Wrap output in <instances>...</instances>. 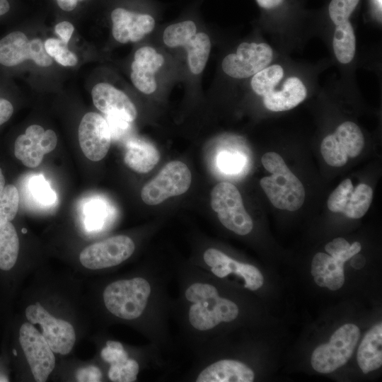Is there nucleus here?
I'll list each match as a JSON object with an SVG mask.
<instances>
[{
  "mask_svg": "<svg viewBox=\"0 0 382 382\" xmlns=\"http://www.w3.org/2000/svg\"><path fill=\"white\" fill-rule=\"evenodd\" d=\"M174 274L175 270L150 267L141 274L110 282L103 292L106 310L118 319L141 324L150 345L161 352L172 347L168 282Z\"/></svg>",
  "mask_w": 382,
  "mask_h": 382,
  "instance_id": "1",
  "label": "nucleus"
},
{
  "mask_svg": "<svg viewBox=\"0 0 382 382\" xmlns=\"http://www.w3.org/2000/svg\"><path fill=\"white\" fill-rule=\"evenodd\" d=\"M261 161L271 175L261 178L260 184L273 206L291 212L301 208L305 200V189L282 157L270 151L262 156Z\"/></svg>",
  "mask_w": 382,
  "mask_h": 382,
  "instance_id": "2",
  "label": "nucleus"
},
{
  "mask_svg": "<svg viewBox=\"0 0 382 382\" xmlns=\"http://www.w3.org/2000/svg\"><path fill=\"white\" fill-rule=\"evenodd\" d=\"M190 265L219 281L237 279L249 291H257L264 283V277L257 267L237 260L214 247L205 248L200 258Z\"/></svg>",
  "mask_w": 382,
  "mask_h": 382,
  "instance_id": "3",
  "label": "nucleus"
},
{
  "mask_svg": "<svg viewBox=\"0 0 382 382\" xmlns=\"http://www.w3.org/2000/svg\"><path fill=\"white\" fill-rule=\"evenodd\" d=\"M211 207L228 230L239 236H246L252 231L253 220L244 207L240 192L233 184L221 182L214 187Z\"/></svg>",
  "mask_w": 382,
  "mask_h": 382,
  "instance_id": "4",
  "label": "nucleus"
},
{
  "mask_svg": "<svg viewBox=\"0 0 382 382\" xmlns=\"http://www.w3.org/2000/svg\"><path fill=\"white\" fill-rule=\"evenodd\" d=\"M359 336V329L354 324L341 326L328 343L315 349L311 356L313 368L319 373L328 374L345 364L352 355Z\"/></svg>",
  "mask_w": 382,
  "mask_h": 382,
  "instance_id": "5",
  "label": "nucleus"
},
{
  "mask_svg": "<svg viewBox=\"0 0 382 382\" xmlns=\"http://www.w3.org/2000/svg\"><path fill=\"white\" fill-rule=\"evenodd\" d=\"M191 181V173L186 164L180 161H170L144 185L141 199L148 205L158 204L170 197L186 192Z\"/></svg>",
  "mask_w": 382,
  "mask_h": 382,
  "instance_id": "6",
  "label": "nucleus"
},
{
  "mask_svg": "<svg viewBox=\"0 0 382 382\" xmlns=\"http://www.w3.org/2000/svg\"><path fill=\"white\" fill-rule=\"evenodd\" d=\"M27 60L47 67L52 58L45 50L44 42L39 38L30 40L22 31H12L0 39V66L13 68Z\"/></svg>",
  "mask_w": 382,
  "mask_h": 382,
  "instance_id": "7",
  "label": "nucleus"
},
{
  "mask_svg": "<svg viewBox=\"0 0 382 382\" xmlns=\"http://www.w3.org/2000/svg\"><path fill=\"white\" fill-rule=\"evenodd\" d=\"M136 246L132 238L117 235L85 248L80 253L81 265L89 270H103L120 265L134 253Z\"/></svg>",
  "mask_w": 382,
  "mask_h": 382,
  "instance_id": "8",
  "label": "nucleus"
},
{
  "mask_svg": "<svg viewBox=\"0 0 382 382\" xmlns=\"http://www.w3.org/2000/svg\"><path fill=\"white\" fill-rule=\"evenodd\" d=\"M364 145V138L360 128L353 122L347 121L323 139L320 152L329 166L341 167L349 158L358 156Z\"/></svg>",
  "mask_w": 382,
  "mask_h": 382,
  "instance_id": "9",
  "label": "nucleus"
},
{
  "mask_svg": "<svg viewBox=\"0 0 382 382\" xmlns=\"http://www.w3.org/2000/svg\"><path fill=\"white\" fill-rule=\"evenodd\" d=\"M25 313L29 323L40 325L42 335L54 352L65 355L71 351L76 333L70 323L52 316L39 302L27 306Z\"/></svg>",
  "mask_w": 382,
  "mask_h": 382,
  "instance_id": "10",
  "label": "nucleus"
},
{
  "mask_svg": "<svg viewBox=\"0 0 382 382\" xmlns=\"http://www.w3.org/2000/svg\"><path fill=\"white\" fill-rule=\"evenodd\" d=\"M18 340L35 380L46 381L55 366L54 352L30 323L21 325Z\"/></svg>",
  "mask_w": 382,
  "mask_h": 382,
  "instance_id": "11",
  "label": "nucleus"
},
{
  "mask_svg": "<svg viewBox=\"0 0 382 382\" xmlns=\"http://www.w3.org/2000/svg\"><path fill=\"white\" fill-rule=\"evenodd\" d=\"M272 57V50L266 43L243 42L236 53L224 57L221 67L232 78L245 79L267 67Z\"/></svg>",
  "mask_w": 382,
  "mask_h": 382,
  "instance_id": "12",
  "label": "nucleus"
},
{
  "mask_svg": "<svg viewBox=\"0 0 382 382\" xmlns=\"http://www.w3.org/2000/svg\"><path fill=\"white\" fill-rule=\"evenodd\" d=\"M57 144V137L53 130H45L40 125H33L15 140L14 155L25 166L35 168L42 163L45 154L55 149Z\"/></svg>",
  "mask_w": 382,
  "mask_h": 382,
  "instance_id": "13",
  "label": "nucleus"
},
{
  "mask_svg": "<svg viewBox=\"0 0 382 382\" xmlns=\"http://www.w3.org/2000/svg\"><path fill=\"white\" fill-rule=\"evenodd\" d=\"M373 199L372 188L364 183L354 187L351 180H344L330 195L328 208L350 219H359L368 211Z\"/></svg>",
  "mask_w": 382,
  "mask_h": 382,
  "instance_id": "14",
  "label": "nucleus"
},
{
  "mask_svg": "<svg viewBox=\"0 0 382 382\" xmlns=\"http://www.w3.org/2000/svg\"><path fill=\"white\" fill-rule=\"evenodd\" d=\"M79 145L85 156L92 161L102 160L108 154L111 133L107 120L93 112L82 117L78 129Z\"/></svg>",
  "mask_w": 382,
  "mask_h": 382,
  "instance_id": "15",
  "label": "nucleus"
},
{
  "mask_svg": "<svg viewBox=\"0 0 382 382\" xmlns=\"http://www.w3.org/2000/svg\"><path fill=\"white\" fill-rule=\"evenodd\" d=\"M112 34L120 43L136 42L151 33L156 24L154 18L148 13H141L116 8L111 13Z\"/></svg>",
  "mask_w": 382,
  "mask_h": 382,
  "instance_id": "16",
  "label": "nucleus"
},
{
  "mask_svg": "<svg viewBox=\"0 0 382 382\" xmlns=\"http://www.w3.org/2000/svg\"><path fill=\"white\" fill-rule=\"evenodd\" d=\"M91 96L96 108L107 116L116 117L130 123L137 118V108L129 98L108 83L95 85Z\"/></svg>",
  "mask_w": 382,
  "mask_h": 382,
  "instance_id": "17",
  "label": "nucleus"
},
{
  "mask_svg": "<svg viewBox=\"0 0 382 382\" xmlns=\"http://www.w3.org/2000/svg\"><path fill=\"white\" fill-rule=\"evenodd\" d=\"M164 58L151 47L139 48L131 65L130 78L133 85L145 94L153 93L157 87L155 74L163 66Z\"/></svg>",
  "mask_w": 382,
  "mask_h": 382,
  "instance_id": "18",
  "label": "nucleus"
},
{
  "mask_svg": "<svg viewBox=\"0 0 382 382\" xmlns=\"http://www.w3.org/2000/svg\"><path fill=\"white\" fill-rule=\"evenodd\" d=\"M101 358L110 364L108 376L114 382H133L137 379L140 371L139 362L129 357L122 343L107 340L100 351Z\"/></svg>",
  "mask_w": 382,
  "mask_h": 382,
  "instance_id": "19",
  "label": "nucleus"
},
{
  "mask_svg": "<svg viewBox=\"0 0 382 382\" xmlns=\"http://www.w3.org/2000/svg\"><path fill=\"white\" fill-rule=\"evenodd\" d=\"M343 262L323 253H316L311 263V274L321 287L335 291L345 282Z\"/></svg>",
  "mask_w": 382,
  "mask_h": 382,
  "instance_id": "20",
  "label": "nucleus"
},
{
  "mask_svg": "<svg viewBox=\"0 0 382 382\" xmlns=\"http://www.w3.org/2000/svg\"><path fill=\"white\" fill-rule=\"evenodd\" d=\"M307 91L303 82L297 77L288 78L280 91L274 90L263 97L266 108L274 112L292 109L306 97Z\"/></svg>",
  "mask_w": 382,
  "mask_h": 382,
  "instance_id": "21",
  "label": "nucleus"
},
{
  "mask_svg": "<svg viewBox=\"0 0 382 382\" xmlns=\"http://www.w3.org/2000/svg\"><path fill=\"white\" fill-rule=\"evenodd\" d=\"M159 159L158 151L149 141L137 138L128 141L124 161L134 171L146 173L154 168Z\"/></svg>",
  "mask_w": 382,
  "mask_h": 382,
  "instance_id": "22",
  "label": "nucleus"
},
{
  "mask_svg": "<svg viewBox=\"0 0 382 382\" xmlns=\"http://www.w3.org/2000/svg\"><path fill=\"white\" fill-rule=\"evenodd\" d=\"M382 324L372 327L363 338L357 352V362L364 374L382 364Z\"/></svg>",
  "mask_w": 382,
  "mask_h": 382,
  "instance_id": "23",
  "label": "nucleus"
},
{
  "mask_svg": "<svg viewBox=\"0 0 382 382\" xmlns=\"http://www.w3.org/2000/svg\"><path fill=\"white\" fill-rule=\"evenodd\" d=\"M20 250L17 231L11 222L0 226V271L11 272L16 266Z\"/></svg>",
  "mask_w": 382,
  "mask_h": 382,
  "instance_id": "24",
  "label": "nucleus"
},
{
  "mask_svg": "<svg viewBox=\"0 0 382 382\" xmlns=\"http://www.w3.org/2000/svg\"><path fill=\"white\" fill-rule=\"evenodd\" d=\"M184 47L190 71L195 75L201 74L206 66L211 50L209 37L204 33H197Z\"/></svg>",
  "mask_w": 382,
  "mask_h": 382,
  "instance_id": "25",
  "label": "nucleus"
},
{
  "mask_svg": "<svg viewBox=\"0 0 382 382\" xmlns=\"http://www.w3.org/2000/svg\"><path fill=\"white\" fill-rule=\"evenodd\" d=\"M332 45L335 54L340 62L347 64L352 60L356 50V38L349 21L336 25Z\"/></svg>",
  "mask_w": 382,
  "mask_h": 382,
  "instance_id": "26",
  "label": "nucleus"
},
{
  "mask_svg": "<svg viewBox=\"0 0 382 382\" xmlns=\"http://www.w3.org/2000/svg\"><path fill=\"white\" fill-rule=\"evenodd\" d=\"M283 76L284 70L280 65L267 66L253 75L251 87L255 93L264 97L274 90Z\"/></svg>",
  "mask_w": 382,
  "mask_h": 382,
  "instance_id": "27",
  "label": "nucleus"
},
{
  "mask_svg": "<svg viewBox=\"0 0 382 382\" xmlns=\"http://www.w3.org/2000/svg\"><path fill=\"white\" fill-rule=\"evenodd\" d=\"M197 33V26L191 20L168 25L163 32V40L169 47H184Z\"/></svg>",
  "mask_w": 382,
  "mask_h": 382,
  "instance_id": "28",
  "label": "nucleus"
},
{
  "mask_svg": "<svg viewBox=\"0 0 382 382\" xmlns=\"http://www.w3.org/2000/svg\"><path fill=\"white\" fill-rule=\"evenodd\" d=\"M19 200L17 187L11 184L5 185L0 192V226L14 219L18 210Z\"/></svg>",
  "mask_w": 382,
  "mask_h": 382,
  "instance_id": "29",
  "label": "nucleus"
},
{
  "mask_svg": "<svg viewBox=\"0 0 382 382\" xmlns=\"http://www.w3.org/2000/svg\"><path fill=\"white\" fill-rule=\"evenodd\" d=\"M47 54L64 66H73L78 62L76 55L70 51L67 44L60 39L48 38L44 42Z\"/></svg>",
  "mask_w": 382,
  "mask_h": 382,
  "instance_id": "30",
  "label": "nucleus"
},
{
  "mask_svg": "<svg viewBox=\"0 0 382 382\" xmlns=\"http://www.w3.org/2000/svg\"><path fill=\"white\" fill-rule=\"evenodd\" d=\"M359 0H332L328 11L332 22L338 25L348 21Z\"/></svg>",
  "mask_w": 382,
  "mask_h": 382,
  "instance_id": "31",
  "label": "nucleus"
},
{
  "mask_svg": "<svg viewBox=\"0 0 382 382\" xmlns=\"http://www.w3.org/2000/svg\"><path fill=\"white\" fill-rule=\"evenodd\" d=\"M30 190L35 199L45 205L52 204L56 200L55 192L41 175L32 179Z\"/></svg>",
  "mask_w": 382,
  "mask_h": 382,
  "instance_id": "32",
  "label": "nucleus"
},
{
  "mask_svg": "<svg viewBox=\"0 0 382 382\" xmlns=\"http://www.w3.org/2000/svg\"><path fill=\"white\" fill-rule=\"evenodd\" d=\"M217 164L226 173H236L242 170L245 159L240 154L223 151L219 154Z\"/></svg>",
  "mask_w": 382,
  "mask_h": 382,
  "instance_id": "33",
  "label": "nucleus"
},
{
  "mask_svg": "<svg viewBox=\"0 0 382 382\" xmlns=\"http://www.w3.org/2000/svg\"><path fill=\"white\" fill-rule=\"evenodd\" d=\"M78 381L80 382H98L103 377L100 369L96 366H88L79 369L76 374Z\"/></svg>",
  "mask_w": 382,
  "mask_h": 382,
  "instance_id": "34",
  "label": "nucleus"
},
{
  "mask_svg": "<svg viewBox=\"0 0 382 382\" xmlns=\"http://www.w3.org/2000/svg\"><path fill=\"white\" fill-rule=\"evenodd\" d=\"M350 244L343 238H336L326 244V252L335 258H337L342 253L349 248Z\"/></svg>",
  "mask_w": 382,
  "mask_h": 382,
  "instance_id": "35",
  "label": "nucleus"
},
{
  "mask_svg": "<svg viewBox=\"0 0 382 382\" xmlns=\"http://www.w3.org/2000/svg\"><path fill=\"white\" fill-rule=\"evenodd\" d=\"M74 30V25L68 21L60 22L54 27L56 34L60 37V40L66 44H68Z\"/></svg>",
  "mask_w": 382,
  "mask_h": 382,
  "instance_id": "36",
  "label": "nucleus"
},
{
  "mask_svg": "<svg viewBox=\"0 0 382 382\" xmlns=\"http://www.w3.org/2000/svg\"><path fill=\"white\" fill-rule=\"evenodd\" d=\"M14 111L11 101L3 96H0V126L6 122L12 116Z\"/></svg>",
  "mask_w": 382,
  "mask_h": 382,
  "instance_id": "37",
  "label": "nucleus"
},
{
  "mask_svg": "<svg viewBox=\"0 0 382 382\" xmlns=\"http://www.w3.org/2000/svg\"><path fill=\"white\" fill-rule=\"evenodd\" d=\"M88 225L90 227L97 226L99 224L100 219L103 216V209L96 205L94 208L89 209Z\"/></svg>",
  "mask_w": 382,
  "mask_h": 382,
  "instance_id": "38",
  "label": "nucleus"
},
{
  "mask_svg": "<svg viewBox=\"0 0 382 382\" xmlns=\"http://www.w3.org/2000/svg\"><path fill=\"white\" fill-rule=\"evenodd\" d=\"M361 249V245L359 242H354L348 249H347L343 253H342L337 258V260L345 262L347 260L351 259L356 255Z\"/></svg>",
  "mask_w": 382,
  "mask_h": 382,
  "instance_id": "39",
  "label": "nucleus"
},
{
  "mask_svg": "<svg viewBox=\"0 0 382 382\" xmlns=\"http://www.w3.org/2000/svg\"><path fill=\"white\" fill-rule=\"evenodd\" d=\"M59 6L65 11H73L77 6V0H57Z\"/></svg>",
  "mask_w": 382,
  "mask_h": 382,
  "instance_id": "40",
  "label": "nucleus"
},
{
  "mask_svg": "<svg viewBox=\"0 0 382 382\" xmlns=\"http://www.w3.org/2000/svg\"><path fill=\"white\" fill-rule=\"evenodd\" d=\"M284 0H256L258 5L264 8H272L280 5Z\"/></svg>",
  "mask_w": 382,
  "mask_h": 382,
  "instance_id": "41",
  "label": "nucleus"
},
{
  "mask_svg": "<svg viewBox=\"0 0 382 382\" xmlns=\"http://www.w3.org/2000/svg\"><path fill=\"white\" fill-rule=\"evenodd\" d=\"M10 10V4L8 0H0V16L7 13Z\"/></svg>",
  "mask_w": 382,
  "mask_h": 382,
  "instance_id": "42",
  "label": "nucleus"
},
{
  "mask_svg": "<svg viewBox=\"0 0 382 382\" xmlns=\"http://www.w3.org/2000/svg\"><path fill=\"white\" fill-rule=\"evenodd\" d=\"M5 187V178L1 168H0V192Z\"/></svg>",
  "mask_w": 382,
  "mask_h": 382,
  "instance_id": "43",
  "label": "nucleus"
},
{
  "mask_svg": "<svg viewBox=\"0 0 382 382\" xmlns=\"http://www.w3.org/2000/svg\"><path fill=\"white\" fill-rule=\"evenodd\" d=\"M375 1L380 11H381L382 0H375Z\"/></svg>",
  "mask_w": 382,
  "mask_h": 382,
  "instance_id": "44",
  "label": "nucleus"
},
{
  "mask_svg": "<svg viewBox=\"0 0 382 382\" xmlns=\"http://www.w3.org/2000/svg\"><path fill=\"white\" fill-rule=\"evenodd\" d=\"M77 1H83V0H77Z\"/></svg>",
  "mask_w": 382,
  "mask_h": 382,
  "instance_id": "45",
  "label": "nucleus"
}]
</instances>
